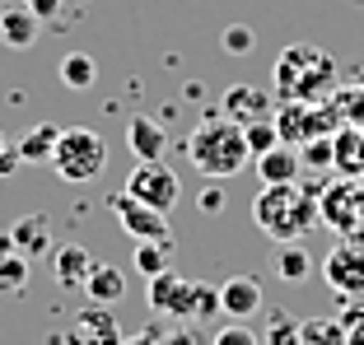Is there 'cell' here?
<instances>
[{
	"instance_id": "6da1fadb",
	"label": "cell",
	"mask_w": 364,
	"mask_h": 345,
	"mask_svg": "<svg viewBox=\"0 0 364 345\" xmlns=\"http://www.w3.org/2000/svg\"><path fill=\"white\" fill-rule=\"evenodd\" d=\"M252 219L262 224V234L276 238V243H299L304 234L322 224L318 215V187L304 182H280V187H262L257 205H252Z\"/></svg>"
},
{
	"instance_id": "7a4b0ae2",
	"label": "cell",
	"mask_w": 364,
	"mask_h": 345,
	"mask_svg": "<svg viewBox=\"0 0 364 345\" xmlns=\"http://www.w3.org/2000/svg\"><path fill=\"white\" fill-rule=\"evenodd\" d=\"M271 84L280 103H322L336 89V61L313 43H294L276 56Z\"/></svg>"
},
{
	"instance_id": "3957f363",
	"label": "cell",
	"mask_w": 364,
	"mask_h": 345,
	"mask_svg": "<svg viewBox=\"0 0 364 345\" xmlns=\"http://www.w3.org/2000/svg\"><path fill=\"white\" fill-rule=\"evenodd\" d=\"M187 159H192V168L201 172L205 182H225V177H234V172L247 168L252 154H247L243 126L220 112V117L196 121V131L187 136Z\"/></svg>"
},
{
	"instance_id": "277c9868",
	"label": "cell",
	"mask_w": 364,
	"mask_h": 345,
	"mask_svg": "<svg viewBox=\"0 0 364 345\" xmlns=\"http://www.w3.org/2000/svg\"><path fill=\"white\" fill-rule=\"evenodd\" d=\"M52 168H56L61 182H94V177H103V168H107V141L98 136V131H89V126L61 131L56 154H52Z\"/></svg>"
},
{
	"instance_id": "5b68a950",
	"label": "cell",
	"mask_w": 364,
	"mask_h": 345,
	"mask_svg": "<svg viewBox=\"0 0 364 345\" xmlns=\"http://www.w3.org/2000/svg\"><path fill=\"white\" fill-rule=\"evenodd\" d=\"M318 215L341 238H364V187L355 177H336V182L318 187Z\"/></svg>"
},
{
	"instance_id": "8992f818",
	"label": "cell",
	"mask_w": 364,
	"mask_h": 345,
	"mask_svg": "<svg viewBox=\"0 0 364 345\" xmlns=\"http://www.w3.org/2000/svg\"><path fill=\"white\" fill-rule=\"evenodd\" d=\"M122 192L136 196V201L150 205V210H159V215H168L173 205H178V196H182V182H178V172L159 159V163H136Z\"/></svg>"
},
{
	"instance_id": "52a82bcc",
	"label": "cell",
	"mask_w": 364,
	"mask_h": 345,
	"mask_svg": "<svg viewBox=\"0 0 364 345\" xmlns=\"http://www.w3.org/2000/svg\"><path fill=\"white\" fill-rule=\"evenodd\" d=\"M322 275H327V290H336L346 303L364 299V238H341L322 261Z\"/></svg>"
},
{
	"instance_id": "ba28073f",
	"label": "cell",
	"mask_w": 364,
	"mask_h": 345,
	"mask_svg": "<svg viewBox=\"0 0 364 345\" xmlns=\"http://www.w3.org/2000/svg\"><path fill=\"white\" fill-rule=\"evenodd\" d=\"M107 210L117 215L122 234H131V243H168V215H159V210H150V205H140L136 196L117 192L112 201H107Z\"/></svg>"
},
{
	"instance_id": "9c48e42d",
	"label": "cell",
	"mask_w": 364,
	"mask_h": 345,
	"mask_svg": "<svg viewBox=\"0 0 364 345\" xmlns=\"http://www.w3.org/2000/svg\"><path fill=\"white\" fill-rule=\"evenodd\" d=\"M122 341L127 336L117 327V313L112 308H98V303L80 308L70 317V327H65V345H122Z\"/></svg>"
},
{
	"instance_id": "30bf717a",
	"label": "cell",
	"mask_w": 364,
	"mask_h": 345,
	"mask_svg": "<svg viewBox=\"0 0 364 345\" xmlns=\"http://www.w3.org/2000/svg\"><path fill=\"white\" fill-rule=\"evenodd\" d=\"M150 308L159 317H192V280L178 270H159L150 280Z\"/></svg>"
},
{
	"instance_id": "8fae6325",
	"label": "cell",
	"mask_w": 364,
	"mask_h": 345,
	"mask_svg": "<svg viewBox=\"0 0 364 345\" xmlns=\"http://www.w3.org/2000/svg\"><path fill=\"white\" fill-rule=\"evenodd\" d=\"M220 308H225V317H234V322H247V317L267 313V294H262V285L252 280V275H234V280L220 285Z\"/></svg>"
},
{
	"instance_id": "7c38bea8",
	"label": "cell",
	"mask_w": 364,
	"mask_h": 345,
	"mask_svg": "<svg viewBox=\"0 0 364 345\" xmlns=\"http://www.w3.org/2000/svg\"><path fill=\"white\" fill-rule=\"evenodd\" d=\"M127 150L136 163H159L168 154V131L154 117H131L127 121Z\"/></svg>"
},
{
	"instance_id": "4fadbf2b",
	"label": "cell",
	"mask_w": 364,
	"mask_h": 345,
	"mask_svg": "<svg viewBox=\"0 0 364 345\" xmlns=\"http://www.w3.org/2000/svg\"><path fill=\"white\" fill-rule=\"evenodd\" d=\"M10 243H14V252L28 257V261L47 257V252H52V219H47L43 210H38V215L14 219V224H10Z\"/></svg>"
},
{
	"instance_id": "5bb4252c",
	"label": "cell",
	"mask_w": 364,
	"mask_h": 345,
	"mask_svg": "<svg viewBox=\"0 0 364 345\" xmlns=\"http://www.w3.org/2000/svg\"><path fill=\"white\" fill-rule=\"evenodd\" d=\"M220 112L229 121H238V126H247V121H257V117H271V94L257 84H234L225 94V103H220Z\"/></svg>"
},
{
	"instance_id": "9a60e30c",
	"label": "cell",
	"mask_w": 364,
	"mask_h": 345,
	"mask_svg": "<svg viewBox=\"0 0 364 345\" xmlns=\"http://www.w3.org/2000/svg\"><path fill=\"white\" fill-rule=\"evenodd\" d=\"M89 270H94V257H89V248H80V243H65V248L52 252V275L61 290H85Z\"/></svg>"
},
{
	"instance_id": "2e32d148",
	"label": "cell",
	"mask_w": 364,
	"mask_h": 345,
	"mask_svg": "<svg viewBox=\"0 0 364 345\" xmlns=\"http://www.w3.org/2000/svg\"><path fill=\"white\" fill-rule=\"evenodd\" d=\"M85 294L98 308H112V303L127 299V275L117 266H107V261H94V270H89V280H85Z\"/></svg>"
},
{
	"instance_id": "e0dca14e",
	"label": "cell",
	"mask_w": 364,
	"mask_h": 345,
	"mask_svg": "<svg viewBox=\"0 0 364 345\" xmlns=\"http://www.w3.org/2000/svg\"><path fill=\"white\" fill-rule=\"evenodd\" d=\"M252 163H257V177H262V187L299 182V172H304V163H299V150H289V145H276L271 154H262V159H252Z\"/></svg>"
},
{
	"instance_id": "ac0fdd59",
	"label": "cell",
	"mask_w": 364,
	"mask_h": 345,
	"mask_svg": "<svg viewBox=\"0 0 364 345\" xmlns=\"http://www.w3.org/2000/svg\"><path fill=\"white\" fill-rule=\"evenodd\" d=\"M332 168L341 172V177H360L364 172V131L360 126H341L332 136Z\"/></svg>"
},
{
	"instance_id": "d6986e66",
	"label": "cell",
	"mask_w": 364,
	"mask_h": 345,
	"mask_svg": "<svg viewBox=\"0 0 364 345\" xmlns=\"http://www.w3.org/2000/svg\"><path fill=\"white\" fill-rule=\"evenodd\" d=\"M38 28H43V23L33 19L28 10H0V43L10 47V52H28L33 43H38Z\"/></svg>"
},
{
	"instance_id": "ffe728a7",
	"label": "cell",
	"mask_w": 364,
	"mask_h": 345,
	"mask_svg": "<svg viewBox=\"0 0 364 345\" xmlns=\"http://www.w3.org/2000/svg\"><path fill=\"white\" fill-rule=\"evenodd\" d=\"M56 141H61V126H56V121H38V126H33L28 136L14 145V150H19L23 163H52Z\"/></svg>"
},
{
	"instance_id": "44dd1931",
	"label": "cell",
	"mask_w": 364,
	"mask_h": 345,
	"mask_svg": "<svg viewBox=\"0 0 364 345\" xmlns=\"http://www.w3.org/2000/svg\"><path fill=\"white\" fill-rule=\"evenodd\" d=\"M56 75H61L65 89H75V94H85V89L98 84V61L89 52H65L61 65H56Z\"/></svg>"
},
{
	"instance_id": "7402d4cb",
	"label": "cell",
	"mask_w": 364,
	"mask_h": 345,
	"mask_svg": "<svg viewBox=\"0 0 364 345\" xmlns=\"http://www.w3.org/2000/svg\"><path fill=\"white\" fill-rule=\"evenodd\" d=\"M271 270H276L285 285H299V280H309L313 257L299 248V243H280V252H276V261H271Z\"/></svg>"
},
{
	"instance_id": "603a6c76",
	"label": "cell",
	"mask_w": 364,
	"mask_h": 345,
	"mask_svg": "<svg viewBox=\"0 0 364 345\" xmlns=\"http://www.w3.org/2000/svg\"><path fill=\"white\" fill-rule=\"evenodd\" d=\"M299 341L304 345H346V327H341V317H309V322H299Z\"/></svg>"
},
{
	"instance_id": "cb8c5ba5",
	"label": "cell",
	"mask_w": 364,
	"mask_h": 345,
	"mask_svg": "<svg viewBox=\"0 0 364 345\" xmlns=\"http://www.w3.org/2000/svg\"><path fill=\"white\" fill-rule=\"evenodd\" d=\"M131 261H136V270L145 275V280H154L159 270L173 266V248H168V243H154V238H150V243H136V257H131Z\"/></svg>"
},
{
	"instance_id": "d4e9b609",
	"label": "cell",
	"mask_w": 364,
	"mask_h": 345,
	"mask_svg": "<svg viewBox=\"0 0 364 345\" xmlns=\"http://www.w3.org/2000/svg\"><path fill=\"white\" fill-rule=\"evenodd\" d=\"M28 275H33V261L28 257H19V252H0V290L5 294H19V290H28Z\"/></svg>"
},
{
	"instance_id": "484cf974",
	"label": "cell",
	"mask_w": 364,
	"mask_h": 345,
	"mask_svg": "<svg viewBox=\"0 0 364 345\" xmlns=\"http://www.w3.org/2000/svg\"><path fill=\"white\" fill-rule=\"evenodd\" d=\"M243 141H247V154L262 159V154H271L280 145V131H276L271 117H257V121H247V126H243Z\"/></svg>"
},
{
	"instance_id": "4316f807",
	"label": "cell",
	"mask_w": 364,
	"mask_h": 345,
	"mask_svg": "<svg viewBox=\"0 0 364 345\" xmlns=\"http://www.w3.org/2000/svg\"><path fill=\"white\" fill-rule=\"evenodd\" d=\"M225 313L220 308V290L205 280H192V317H201V322H215V317Z\"/></svg>"
},
{
	"instance_id": "83f0119b",
	"label": "cell",
	"mask_w": 364,
	"mask_h": 345,
	"mask_svg": "<svg viewBox=\"0 0 364 345\" xmlns=\"http://www.w3.org/2000/svg\"><path fill=\"white\" fill-rule=\"evenodd\" d=\"M262 345H304V341H299V322H289L285 313H271V317H267V336H262Z\"/></svg>"
},
{
	"instance_id": "f1b7e54d",
	"label": "cell",
	"mask_w": 364,
	"mask_h": 345,
	"mask_svg": "<svg viewBox=\"0 0 364 345\" xmlns=\"http://www.w3.org/2000/svg\"><path fill=\"white\" fill-rule=\"evenodd\" d=\"M332 136H318V141H309V145H299V163L304 168H318V172H327L332 168Z\"/></svg>"
},
{
	"instance_id": "f546056e",
	"label": "cell",
	"mask_w": 364,
	"mask_h": 345,
	"mask_svg": "<svg viewBox=\"0 0 364 345\" xmlns=\"http://www.w3.org/2000/svg\"><path fill=\"white\" fill-rule=\"evenodd\" d=\"M220 43H225L229 56H252V52H257V33L247 28V23H229Z\"/></svg>"
},
{
	"instance_id": "4dcf8cb0",
	"label": "cell",
	"mask_w": 364,
	"mask_h": 345,
	"mask_svg": "<svg viewBox=\"0 0 364 345\" xmlns=\"http://www.w3.org/2000/svg\"><path fill=\"white\" fill-rule=\"evenodd\" d=\"M341 327H346V345H364V299H350V303H346Z\"/></svg>"
},
{
	"instance_id": "1f68e13d",
	"label": "cell",
	"mask_w": 364,
	"mask_h": 345,
	"mask_svg": "<svg viewBox=\"0 0 364 345\" xmlns=\"http://www.w3.org/2000/svg\"><path fill=\"white\" fill-rule=\"evenodd\" d=\"M210 345H262V336L252 332V327H243V322H229V327H220V332H215Z\"/></svg>"
},
{
	"instance_id": "d6a6232c",
	"label": "cell",
	"mask_w": 364,
	"mask_h": 345,
	"mask_svg": "<svg viewBox=\"0 0 364 345\" xmlns=\"http://www.w3.org/2000/svg\"><path fill=\"white\" fill-rule=\"evenodd\" d=\"M196 205H201V215H220V210H225V187H220V182H205L201 196H196Z\"/></svg>"
},
{
	"instance_id": "836d02e7",
	"label": "cell",
	"mask_w": 364,
	"mask_h": 345,
	"mask_svg": "<svg viewBox=\"0 0 364 345\" xmlns=\"http://www.w3.org/2000/svg\"><path fill=\"white\" fill-rule=\"evenodd\" d=\"M61 5H65V0H23V10H28L38 23H52L56 14H61Z\"/></svg>"
},
{
	"instance_id": "e575fe53",
	"label": "cell",
	"mask_w": 364,
	"mask_h": 345,
	"mask_svg": "<svg viewBox=\"0 0 364 345\" xmlns=\"http://www.w3.org/2000/svg\"><path fill=\"white\" fill-rule=\"evenodd\" d=\"M164 345H205V341H201V332H192V327H178V332L164 336Z\"/></svg>"
},
{
	"instance_id": "d590c367",
	"label": "cell",
	"mask_w": 364,
	"mask_h": 345,
	"mask_svg": "<svg viewBox=\"0 0 364 345\" xmlns=\"http://www.w3.org/2000/svg\"><path fill=\"white\" fill-rule=\"evenodd\" d=\"M23 168V159H19V150H10V145H5V150H0V177H14V172Z\"/></svg>"
},
{
	"instance_id": "8d00e7d4",
	"label": "cell",
	"mask_w": 364,
	"mask_h": 345,
	"mask_svg": "<svg viewBox=\"0 0 364 345\" xmlns=\"http://www.w3.org/2000/svg\"><path fill=\"white\" fill-rule=\"evenodd\" d=\"M122 345H164V336L159 332H140V336H127Z\"/></svg>"
},
{
	"instance_id": "74e56055",
	"label": "cell",
	"mask_w": 364,
	"mask_h": 345,
	"mask_svg": "<svg viewBox=\"0 0 364 345\" xmlns=\"http://www.w3.org/2000/svg\"><path fill=\"white\" fill-rule=\"evenodd\" d=\"M0 150H5V131H0Z\"/></svg>"
}]
</instances>
